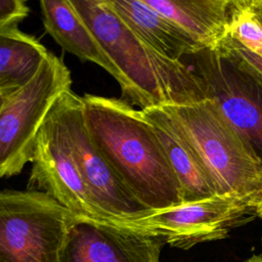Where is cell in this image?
Listing matches in <instances>:
<instances>
[{
    "instance_id": "obj_1",
    "label": "cell",
    "mask_w": 262,
    "mask_h": 262,
    "mask_svg": "<svg viewBox=\"0 0 262 262\" xmlns=\"http://www.w3.org/2000/svg\"><path fill=\"white\" fill-rule=\"evenodd\" d=\"M88 133L118 177L146 210L183 203L178 179L152 126L122 98L82 96Z\"/></svg>"
},
{
    "instance_id": "obj_2",
    "label": "cell",
    "mask_w": 262,
    "mask_h": 262,
    "mask_svg": "<svg viewBox=\"0 0 262 262\" xmlns=\"http://www.w3.org/2000/svg\"><path fill=\"white\" fill-rule=\"evenodd\" d=\"M71 3L123 75L128 86L123 100L143 110L190 104L207 98L189 67L144 44L107 0Z\"/></svg>"
},
{
    "instance_id": "obj_3",
    "label": "cell",
    "mask_w": 262,
    "mask_h": 262,
    "mask_svg": "<svg viewBox=\"0 0 262 262\" xmlns=\"http://www.w3.org/2000/svg\"><path fill=\"white\" fill-rule=\"evenodd\" d=\"M161 107L194 149L216 194H251L262 199L260 162L212 99Z\"/></svg>"
},
{
    "instance_id": "obj_4",
    "label": "cell",
    "mask_w": 262,
    "mask_h": 262,
    "mask_svg": "<svg viewBox=\"0 0 262 262\" xmlns=\"http://www.w3.org/2000/svg\"><path fill=\"white\" fill-rule=\"evenodd\" d=\"M77 216L40 190H0V262H60Z\"/></svg>"
},
{
    "instance_id": "obj_5",
    "label": "cell",
    "mask_w": 262,
    "mask_h": 262,
    "mask_svg": "<svg viewBox=\"0 0 262 262\" xmlns=\"http://www.w3.org/2000/svg\"><path fill=\"white\" fill-rule=\"evenodd\" d=\"M256 218H262V199L251 194H215L211 198L147 211L127 228L161 238L172 247L188 250L219 241Z\"/></svg>"
},
{
    "instance_id": "obj_6",
    "label": "cell",
    "mask_w": 262,
    "mask_h": 262,
    "mask_svg": "<svg viewBox=\"0 0 262 262\" xmlns=\"http://www.w3.org/2000/svg\"><path fill=\"white\" fill-rule=\"evenodd\" d=\"M262 167V77L224 51L202 49L181 59Z\"/></svg>"
},
{
    "instance_id": "obj_7",
    "label": "cell",
    "mask_w": 262,
    "mask_h": 262,
    "mask_svg": "<svg viewBox=\"0 0 262 262\" xmlns=\"http://www.w3.org/2000/svg\"><path fill=\"white\" fill-rule=\"evenodd\" d=\"M71 86L70 70L49 52L35 77L10 96L0 112V177L19 174L32 161L44 121Z\"/></svg>"
},
{
    "instance_id": "obj_8",
    "label": "cell",
    "mask_w": 262,
    "mask_h": 262,
    "mask_svg": "<svg viewBox=\"0 0 262 262\" xmlns=\"http://www.w3.org/2000/svg\"><path fill=\"white\" fill-rule=\"evenodd\" d=\"M55 107L93 203L107 224L127 228L131 221L148 210L128 191L92 141L85 125L82 96L70 89L57 99Z\"/></svg>"
},
{
    "instance_id": "obj_9",
    "label": "cell",
    "mask_w": 262,
    "mask_h": 262,
    "mask_svg": "<svg viewBox=\"0 0 262 262\" xmlns=\"http://www.w3.org/2000/svg\"><path fill=\"white\" fill-rule=\"evenodd\" d=\"M31 163L29 189L47 193L78 218L106 223L81 177L55 103L37 135Z\"/></svg>"
},
{
    "instance_id": "obj_10",
    "label": "cell",
    "mask_w": 262,
    "mask_h": 262,
    "mask_svg": "<svg viewBox=\"0 0 262 262\" xmlns=\"http://www.w3.org/2000/svg\"><path fill=\"white\" fill-rule=\"evenodd\" d=\"M165 243L130 228L77 218L60 262H161Z\"/></svg>"
},
{
    "instance_id": "obj_11",
    "label": "cell",
    "mask_w": 262,
    "mask_h": 262,
    "mask_svg": "<svg viewBox=\"0 0 262 262\" xmlns=\"http://www.w3.org/2000/svg\"><path fill=\"white\" fill-rule=\"evenodd\" d=\"M40 8L47 34L66 51L82 61H91L104 69L121 86L123 99L128 92L123 75L106 55L71 0H43L40 2Z\"/></svg>"
},
{
    "instance_id": "obj_12",
    "label": "cell",
    "mask_w": 262,
    "mask_h": 262,
    "mask_svg": "<svg viewBox=\"0 0 262 262\" xmlns=\"http://www.w3.org/2000/svg\"><path fill=\"white\" fill-rule=\"evenodd\" d=\"M140 111L152 126L178 179L183 203L195 202L215 195V190L199 157L172 118L161 106Z\"/></svg>"
},
{
    "instance_id": "obj_13",
    "label": "cell",
    "mask_w": 262,
    "mask_h": 262,
    "mask_svg": "<svg viewBox=\"0 0 262 262\" xmlns=\"http://www.w3.org/2000/svg\"><path fill=\"white\" fill-rule=\"evenodd\" d=\"M111 6L147 46L176 60L203 48L179 26L143 0H107Z\"/></svg>"
},
{
    "instance_id": "obj_14",
    "label": "cell",
    "mask_w": 262,
    "mask_h": 262,
    "mask_svg": "<svg viewBox=\"0 0 262 262\" xmlns=\"http://www.w3.org/2000/svg\"><path fill=\"white\" fill-rule=\"evenodd\" d=\"M183 31L203 49L216 50L228 36L231 0H143Z\"/></svg>"
},
{
    "instance_id": "obj_15",
    "label": "cell",
    "mask_w": 262,
    "mask_h": 262,
    "mask_svg": "<svg viewBox=\"0 0 262 262\" xmlns=\"http://www.w3.org/2000/svg\"><path fill=\"white\" fill-rule=\"evenodd\" d=\"M49 51L17 27L0 29V90H17L40 70Z\"/></svg>"
},
{
    "instance_id": "obj_16",
    "label": "cell",
    "mask_w": 262,
    "mask_h": 262,
    "mask_svg": "<svg viewBox=\"0 0 262 262\" xmlns=\"http://www.w3.org/2000/svg\"><path fill=\"white\" fill-rule=\"evenodd\" d=\"M228 35L247 49L262 56V24L255 15L250 0L230 1Z\"/></svg>"
},
{
    "instance_id": "obj_17",
    "label": "cell",
    "mask_w": 262,
    "mask_h": 262,
    "mask_svg": "<svg viewBox=\"0 0 262 262\" xmlns=\"http://www.w3.org/2000/svg\"><path fill=\"white\" fill-rule=\"evenodd\" d=\"M241 59L249 69L262 77V56L252 52L229 35L218 47ZM217 48V49H218Z\"/></svg>"
},
{
    "instance_id": "obj_18",
    "label": "cell",
    "mask_w": 262,
    "mask_h": 262,
    "mask_svg": "<svg viewBox=\"0 0 262 262\" xmlns=\"http://www.w3.org/2000/svg\"><path fill=\"white\" fill-rule=\"evenodd\" d=\"M30 12L26 1L0 0V29L15 28Z\"/></svg>"
},
{
    "instance_id": "obj_19",
    "label": "cell",
    "mask_w": 262,
    "mask_h": 262,
    "mask_svg": "<svg viewBox=\"0 0 262 262\" xmlns=\"http://www.w3.org/2000/svg\"><path fill=\"white\" fill-rule=\"evenodd\" d=\"M250 5L259 19V21L262 24V0H250Z\"/></svg>"
},
{
    "instance_id": "obj_20",
    "label": "cell",
    "mask_w": 262,
    "mask_h": 262,
    "mask_svg": "<svg viewBox=\"0 0 262 262\" xmlns=\"http://www.w3.org/2000/svg\"><path fill=\"white\" fill-rule=\"evenodd\" d=\"M18 90V89H17ZM16 90H0V112L5 105V103L8 101L10 96L15 92Z\"/></svg>"
},
{
    "instance_id": "obj_21",
    "label": "cell",
    "mask_w": 262,
    "mask_h": 262,
    "mask_svg": "<svg viewBox=\"0 0 262 262\" xmlns=\"http://www.w3.org/2000/svg\"><path fill=\"white\" fill-rule=\"evenodd\" d=\"M244 262H262V254L252 255L251 257L246 259Z\"/></svg>"
}]
</instances>
